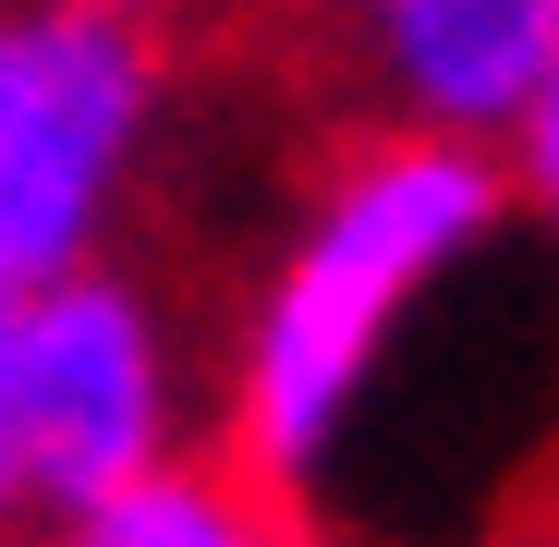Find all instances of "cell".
<instances>
[{
	"instance_id": "obj_1",
	"label": "cell",
	"mask_w": 559,
	"mask_h": 547,
	"mask_svg": "<svg viewBox=\"0 0 559 547\" xmlns=\"http://www.w3.org/2000/svg\"><path fill=\"white\" fill-rule=\"evenodd\" d=\"M499 219V182L475 146H438V134H402L378 158H353V182L329 195V219L305 231V255L280 267V293L255 317V365H243V402H231V463L305 511V475L365 378L378 329L438 281Z\"/></svg>"
},
{
	"instance_id": "obj_2",
	"label": "cell",
	"mask_w": 559,
	"mask_h": 547,
	"mask_svg": "<svg viewBox=\"0 0 559 547\" xmlns=\"http://www.w3.org/2000/svg\"><path fill=\"white\" fill-rule=\"evenodd\" d=\"M13 438H25V487L49 499H110L146 475L158 438V353L122 281H61L13 305Z\"/></svg>"
},
{
	"instance_id": "obj_3",
	"label": "cell",
	"mask_w": 559,
	"mask_h": 547,
	"mask_svg": "<svg viewBox=\"0 0 559 547\" xmlns=\"http://www.w3.org/2000/svg\"><path fill=\"white\" fill-rule=\"evenodd\" d=\"M158 85V0H25L0 13V170L98 207Z\"/></svg>"
},
{
	"instance_id": "obj_4",
	"label": "cell",
	"mask_w": 559,
	"mask_h": 547,
	"mask_svg": "<svg viewBox=\"0 0 559 547\" xmlns=\"http://www.w3.org/2000/svg\"><path fill=\"white\" fill-rule=\"evenodd\" d=\"M378 49H390V85L426 122L487 134V122L547 98L559 0H378Z\"/></svg>"
},
{
	"instance_id": "obj_5",
	"label": "cell",
	"mask_w": 559,
	"mask_h": 547,
	"mask_svg": "<svg viewBox=\"0 0 559 547\" xmlns=\"http://www.w3.org/2000/svg\"><path fill=\"white\" fill-rule=\"evenodd\" d=\"M61 547H317V523L219 450V463H146L134 487L85 499Z\"/></svg>"
},
{
	"instance_id": "obj_6",
	"label": "cell",
	"mask_w": 559,
	"mask_h": 547,
	"mask_svg": "<svg viewBox=\"0 0 559 547\" xmlns=\"http://www.w3.org/2000/svg\"><path fill=\"white\" fill-rule=\"evenodd\" d=\"M535 195L559 219V73H547V98H535Z\"/></svg>"
}]
</instances>
